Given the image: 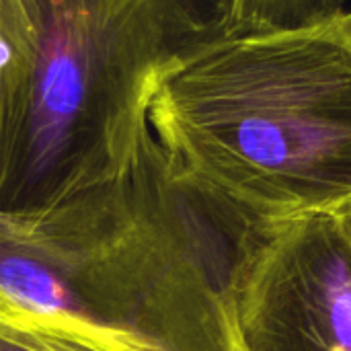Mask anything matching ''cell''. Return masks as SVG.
<instances>
[{
  "mask_svg": "<svg viewBox=\"0 0 351 351\" xmlns=\"http://www.w3.org/2000/svg\"><path fill=\"white\" fill-rule=\"evenodd\" d=\"M0 351H101L47 327L0 323Z\"/></svg>",
  "mask_w": 351,
  "mask_h": 351,
  "instance_id": "6",
  "label": "cell"
},
{
  "mask_svg": "<svg viewBox=\"0 0 351 351\" xmlns=\"http://www.w3.org/2000/svg\"><path fill=\"white\" fill-rule=\"evenodd\" d=\"M239 0H0V214L125 175L162 80L237 31Z\"/></svg>",
  "mask_w": 351,
  "mask_h": 351,
  "instance_id": "2",
  "label": "cell"
},
{
  "mask_svg": "<svg viewBox=\"0 0 351 351\" xmlns=\"http://www.w3.org/2000/svg\"><path fill=\"white\" fill-rule=\"evenodd\" d=\"M343 23H346L348 33L351 35V10H346V12H343Z\"/></svg>",
  "mask_w": 351,
  "mask_h": 351,
  "instance_id": "8",
  "label": "cell"
},
{
  "mask_svg": "<svg viewBox=\"0 0 351 351\" xmlns=\"http://www.w3.org/2000/svg\"><path fill=\"white\" fill-rule=\"evenodd\" d=\"M230 304L243 351H351V232L302 212L237 239Z\"/></svg>",
  "mask_w": 351,
  "mask_h": 351,
  "instance_id": "4",
  "label": "cell"
},
{
  "mask_svg": "<svg viewBox=\"0 0 351 351\" xmlns=\"http://www.w3.org/2000/svg\"><path fill=\"white\" fill-rule=\"evenodd\" d=\"M239 234L150 130L119 179L0 214V323L101 351H243L230 304Z\"/></svg>",
  "mask_w": 351,
  "mask_h": 351,
  "instance_id": "1",
  "label": "cell"
},
{
  "mask_svg": "<svg viewBox=\"0 0 351 351\" xmlns=\"http://www.w3.org/2000/svg\"><path fill=\"white\" fill-rule=\"evenodd\" d=\"M341 10V0H239L237 31L302 25Z\"/></svg>",
  "mask_w": 351,
  "mask_h": 351,
  "instance_id": "5",
  "label": "cell"
},
{
  "mask_svg": "<svg viewBox=\"0 0 351 351\" xmlns=\"http://www.w3.org/2000/svg\"><path fill=\"white\" fill-rule=\"evenodd\" d=\"M341 220H343V224L348 226V230L351 232V197L348 199V202H343L337 210H333Z\"/></svg>",
  "mask_w": 351,
  "mask_h": 351,
  "instance_id": "7",
  "label": "cell"
},
{
  "mask_svg": "<svg viewBox=\"0 0 351 351\" xmlns=\"http://www.w3.org/2000/svg\"><path fill=\"white\" fill-rule=\"evenodd\" d=\"M343 12L234 31L158 86L150 125L234 226L351 197V35Z\"/></svg>",
  "mask_w": 351,
  "mask_h": 351,
  "instance_id": "3",
  "label": "cell"
}]
</instances>
